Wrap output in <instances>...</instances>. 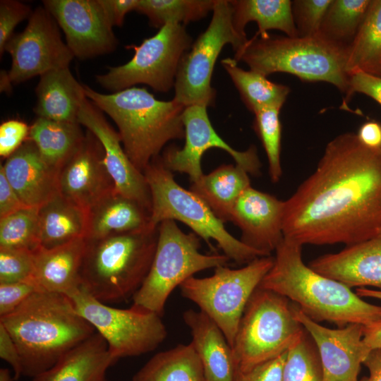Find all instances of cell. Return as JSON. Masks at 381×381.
<instances>
[{"label":"cell","mask_w":381,"mask_h":381,"mask_svg":"<svg viewBox=\"0 0 381 381\" xmlns=\"http://www.w3.org/2000/svg\"><path fill=\"white\" fill-rule=\"evenodd\" d=\"M285 238L346 246L381 234V153L348 132L329 141L315 171L284 201Z\"/></svg>","instance_id":"1"},{"label":"cell","mask_w":381,"mask_h":381,"mask_svg":"<svg viewBox=\"0 0 381 381\" xmlns=\"http://www.w3.org/2000/svg\"><path fill=\"white\" fill-rule=\"evenodd\" d=\"M302 246L284 236L275 250L273 265L258 287L287 298L317 322L327 321L340 328L381 320V306L366 302L349 286L306 265Z\"/></svg>","instance_id":"2"},{"label":"cell","mask_w":381,"mask_h":381,"mask_svg":"<svg viewBox=\"0 0 381 381\" xmlns=\"http://www.w3.org/2000/svg\"><path fill=\"white\" fill-rule=\"evenodd\" d=\"M0 323L18 347L23 375L32 378L96 332L68 296L40 290Z\"/></svg>","instance_id":"3"},{"label":"cell","mask_w":381,"mask_h":381,"mask_svg":"<svg viewBox=\"0 0 381 381\" xmlns=\"http://www.w3.org/2000/svg\"><path fill=\"white\" fill-rule=\"evenodd\" d=\"M84 89L87 98L116 124L125 152L143 173L169 141L185 136V107L174 99L161 101L136 87L110 94L87 85Z\"/></svg>","instance_id":"4"},{"label":"cell","mask_w":381,"mask_h":381,"mask_svg":"<svg viewBox=\"0 0 381 381\" xmlns=\"http://www.w3.org/2000/svg\"><path fill=\"white\" fill-rule=\"evenodd\" d=\"M158 226L143 230L86 240L80 270V286L104 303L133 297L152 262Z\"/></svg>","instance_id":"5"},{"label":"cell","mask_w":381,"mask_h":381,"mask_svg":"<svg viewBox=\"0 0 381 381\" xmlns=\"http://www.w3.org/2000/svg\"><path fill=\"white\" fill-rule=\"evenodd\" d=\"M348 47L315 37H289L255 34L235 52L234 59L250 70L267 76L281 72L301 81L325 82L347 97L349 75L346 71Z\"/></svg>","instance_id":"6"},{"label":"cell","mask_w":381,"mask_h":381,"mask_svg":"<svg viewBox=\"0 0 381 381\" xmlns=\"http://www.w3.org/2000/svg\"><path fill=\"white\" fill-rule=\"evenodd\" d=\"M151 195L150 223L157 226L164 220L180 221L202 238L214 252L211 240L217 242L224 254L238 263H248L260 252L246 246L230 234L208 205L190 190L181 187L172 171L154 158L143 171Z\"/></svg>","instance_id":"7"},{"label":"cell","mask_w":381,"mask_h":381,"mask_svg":"<svg viewBox=\"0 0 381 381\" xmlns=\"http://www.w3.org/2000/svg\"><path fill=\"white\" fill-rule=\"evenodd\" d=\"M305 329L294 313V303L258 287L243 311L231 347L238 371H246L284 353Z\"/></svg>","instance_id":"8"},{"label":"cell","mask_w":381,"mask_h":381,"mask_svg":"<svg viewBox=\"0 0 381 381\" xmlns=\"http://www.w3.org/2000/svg\"><path fill=\"white\" fill-rule=\"evenodd\" d=\"M200 237L182 231L174 220L158 225V239L150 269L141 286L132 297L135 308L162 316L172 291L200 271L226 265L224 254L201 253Z\"/></svg>","instance_id":"9"},{"label":"cell","mask_w":381,"mask_h":381,"mask_svg":"<svg viewBox=\"0 0 381 381\" xmlns=\"http://www.w3.org/2000/svg\"><path fill=\"white\" fill-rule=\"evenodd\" d=\"M273 262L272 256H263L240 269L217 267L210 277L183 282L181 294L219 326L232 347L245 308Z\"/></svg>","instance_id":"10"},{"label":"cell","mask_w":381,"mask_h":381,"mask_svg":"<svg viewBox=\"0 0 381 381\" xmlns=\"http://www.w3.org/2000/svg\"><path fill=\"white\" fill-rule=\"evenodd\" d=\"M192 38L183 24L169 22L152 37L132 45L135 54L126 64L108 67L104 74L95 76L101 86L116 92L137 84L167 92L174 87L183 55L192 46Z\"/></svg>","instance_id":"11"},{"label":"cell","mask_w":381,"mask_h":381,"mask_svg":"<svg viewBox=\"0 0 381 381\" xmlns=\"http://www.w3.org/2000/svg\"><path fill=\"white\" fill-rule=\"evenodd\" d=\"M68 297L76 311L104 339L115 362L152 351L167 337L161 315L155 313L133 306L114 308L97 300L81 286Z\"/></svg>","instance_id":"12"},{"label":"cell","mask_w":381,"mask_h":381,"mask_svg":"<svg viewBox=\"0 0 381 381\" xmlns=\"http://www.w3.org/2000/svg\"><path fill=\"white\" fill-rule=\"evenodd\" d=\"M248 40L234 30L229 1L216 0L208 27L181 60L173 99L185 107L213 105L216 92L211 85V79L222 49L230 44L236 52Z\"/></svg>","instance_id":"13"},{"label":"cell","mask_w":381,"mask_h":381,"mask_svg":"<svg viewBox=\"0 0 381 381\" xmlns=\"http://www.w3.org/2000/svg\"><path fill=\"white\" fill-rule=\"evenodd\" d=\"M59 28L47 8L38 6L25 29L12 36L5 47L12 59L11 67L6 71L11 85L69 67L74 56L62 40Z\"/></svg>","instance_id":"14"},{"label":"cell","mask_w":381,"mask_h":381,"mask_svg":"<svg viewBox=\"0 0 381 381\" xmlns=\"http://www.w3.org/2000/svg\"><path fill=\"white\" fill-rule=\"evenodd\" d=\"M185 144L182 148L171 146L161 156L164 166L171 171L188 175L191 182L202 174L201 160L203 154L210 148L222 149L229 154L236 164L248 174H260V162L255 146L240 152L231 147L215 131L209 119L207 107L191 105L183 113Z\"/></svg>","instance_id":"15"},{"label":"cell","mask_w":381,"mask_h":381,"mask_svg":"<svg viewBox=\"0 0 381 381\" xmlns=\"http://www.w3.org/2000/svg\"><path fill=\"white\" fill-rule=\"evenodd\" d=\"M64 31L74 56L87 59L112 52L118 40L99 0H44Z\"/></svg>","instance_id":"16"},{"label":"cell","mask_w":381,"mask_h":381,"mask_svg":"<svg viewBox=\"0 0 381 381\" xmlns=\"http://www.w3.org/2000/svg\"><path fill=\"white\" fill-rule=\"evenodd\" d=\"M294 313L318 349L322 381H358L361 365L371 351L363 341L364 325L330 329L310 319L295 303Z\"/></svg>","instance_id":"17"},{"label":"cell","mask_w":381,"mask_h":381,"mask_svg":"<svg viewBox=\"0 0 381 381\" xmlns=\"http://www.w3.org/2000/svg\"><path fill=\"white\" fill-rule=\"evenodd\" d=\"M104 157L101 143L87 130L83 143L59 172V194L88 212L115 191Z\"/></svg>","instance_id":"18"},{"label":"cell","mask_w":381,"mask_h":381,"mask_svg":"<svg viewBox=\"0 0 381 381\" xmlns=\"http://www.w3.org/2000/svg\"><path fill=\"white\" fill-rule=\"evenodd\" d=\"M78 121L101 143L104 164L114 181L115 191L136 201L150 213L151 195L145 175L131 161L119 132L110 126L103 112L86 98L80 109Z\"/></svg>","instance_id":"19"},{"label":"cell","mask_w":381,"mask_h":381,"mask_svg":"<svg viewBox=\"0 0 381 381\" xmlns=\"http://www.w3.org/2000/svg\"><path fill=\"white\" fill-rule=\"evenodd\" d=\"M284 201L250 186L236 200L230 221L241 229L244 244L270 256L284 238Z\"/></svg>","instance_id":"20"},{"label":"cell","mask_w":381,"mask_h":381,"mask_svg":"<svg viewBox=\"0 0 381 381\" xmlns=\"http://www.w3.org/2000/svg\"><path fill=\"white\" fill-rule=\"evenodd\" d=\"M309 267L349 288L381 290V234L315 258Z\"/></svg>","instance_id":"21"},{"label":"cell","mask_w":381,"mask_h":381,"mask_svg":"<svg viewBox=\"0 0 381 381\" xmlns=\"http://www.w3.org/2000/svg\"><path fill=\"white\" fill-rule=\"evenodd\" d=\"M0 167L27 207H40L59 194V171L44 160L28 139Z\"/></svg>","instance_id":"22"},{"label":"cell","mask_w":381,"mask_h":381,"mask_svg":"<svg viewBox=\"0 0 381 381\" xmlns=\"http://www.w3.org/2000/svg\"><path fill=\"white\" fill-rule=\"evenodd\" d=\"M86 239L34 251L32 282L40 291L71 295L80 286V270Z\"/></svg>","instance_id":"23"},{"label":"cell","mask_w":381,"mask_h":381,"mask_svg":"<svg viewBox=\"0 0 381 381\" xmlns=\"http://www.w3.org/2000/svg\"><path fill=\"white\" fill-rule=\"evenodd\" d=\"M183 318L207 381H234L236 368L233 352L222 329L200 310H188Z\"/></svg>","instance_id":"24"},{"label":"cell","mask_w":381,"mask_h":381,"mask_svg":"<svg viewBox=\"0 0 381 381\" xmlns=\"http://www.w3.org/2000/svg\"><path fill=\"white\" fill-rule=\"evenodd\" d=\"M35 93L37 117L78 123V113L87 97L84 85L74 78L69 67L41 75Z\"/></svg>","instance_id":"25"},{"label":"cell","mask_w":381,"mask_h":381,"mask_svg":"<svg viewBox=\"0 0 381 381\" xmlns=\"http://www.w3.org/2000/svg\"><path fill=\"white\" fill-rule=\"evenodd\" d=\"M114 363L106 341L96 332L33 381H106L107 370Z\"/></svg>","instance_id":"26"},{"label":"cell","mask_w":381,"mask_h":381,"mask_svg":"<svg viewBox=\"0 0 381 381\" xmlns=\"http://www.w3.org/2000/svg\"><path fill=\"white\" fill-rule=\"evenodd\" d=\"M150 213L136 201L117 193L109 194L87 213L86 240L143 230L150 226Z\"/></svg>","instance_id":"27"},{"label":"cell","mask_w":381,"mask_h":381,"mask_svg":"<svg viewBox=\"0 0 381 381\" xmlns=\"http://www.w3.org/2000/svg\"><path fill=\"white\" fill-rule=\"evenodd\" d=\"M250 186L248 173L236 164H223L192 182L190 190L200 198L223 223L230 221L234 205Z\"/></svg>","instance_id":"28"},{"label":"cell","mask_w":381,"mask_h":381,"mask_svg":"<svg viewBox=\"0 0 381 381\" xmlns=\"http://www.w3.org/2000/svg\"><path fill=\"white\" fill-rule=\"evenodd\" d=\"M87 213L59 194L40 207V247L49 249L85 238Z\"/></svg>","instance_id":"29"},{"label":"cell","mask_w":381,"mask_h":381,"mask_svg":"<svg viewBox=\"0 0 381 381\" xmlns=\"http://www.w3.org/2000/svg\"><path fill=\"white\" fill-rule=\"evenodd\" d=\"M80 126L37 117L30 127L28 140L35 145L44 160L59 172L85 138Z\"/></svg>","instance_id":"30"},{"label":"cell","mask_w":381,"mask_h":381,"mask_svg":"<svg viewBox=\"0 0 381 381\" xmlns=\"http://www.w3.org/2000/svg\"><path fill=\"white\" fill-rule=\"evenodd\" d=\"M232 23L236 32L246 37L245 27L250 21L257 23L258 35L270 30H279L289 37H298L290 0H230Z\"/></svg>","instance_id":"31"},{"label":"cell","mask_w":381,"mask_h":381,"mask_svg":"<svg viewBox=\"0 0 381 381\" xmlns=\"http://www.w3.org/2000/svg\"><path fill=\"white\" fill-rule=\"evenodd\" d=\"M133 379L135 381H207L191 342L157 353Z\"/></svg>","instance_id":"32"},{"label":"cell","mask_w":381,"mask_h":381,"mask_svg":"<svg viewBox=\"0 0 381 381\" xmlns=\"http://www.w3.org/2000/svg\"><path fill=\"white\" fill-rule=\"evenodd\" d=\"M348 75L364 72L381 77V0H371L366 15L348 47Z\"/></svg>","instance_id":"33"},{"label":"cell","mask_w":381,"mask_h":381,"mask_svg":"<svg viewBox=\"0 0 381 381\" xmlns=\"http://www.w3.org/2000/svg\"><path fill=\"white\" fill-rule=\"evenodd\" d=\"M221 63L249 111L254 113L265 107L282 109L290 92L288 86L273 83L255 71L238 67L234 59L226 58Z\"/></svg>","instance_id":"34"},{"label":"cell","mask_w":381,"mask_h":381,"mask_svg":"<svg viewBox=\"0 0 381 381\" xmlns=\"http://www.w3.org/2000/svg\"><path fill=\"white\" fill-rule=\"evenodd\" d=\"M371 0H332L321 23L318 37L349 47L355 37Z\"/></svg>","instance_id":"35"},{"label":"cell","mask_w":381,"mask_h":381,"mask_svg":"<svg viewBox=\"0 0 381 381\" xmlns=\"http://www.w3.org/2000/svg\"><path fill=\"white\" fill-rule=\"evenodd\" d=\"M216 0H139L136 11L145 15L151 26L172 22L187 24L212 11Z\"/></svg>","instance_id":"36"},{"label":"cell","mask_w":381,"mask_h":381,"mask_svg":"<svg viewBox=\"0 0 381 381\" xmlns=\"http://www.w3.org/2000/svg\"><path fill=\"white\" fill-rule=\"evenodd\" d=\"M39 207H26L0 218V248H40Z\"/></svg>","instance_id":"37"},{"label":"cell","mask_w":381,"mask_h":381,"mask_svg":"<svg viewBox=\"0 0 381 381\" xmlns=\"http://www.w3.org/2000/svg\"><path fill=\"white\" fill-rule=\"evenodd\" d=\"M322 368L315 344L305 332L289 349L282 381H322Z\"/></svg>","instance_id":"38"},{"label":"cell","mask_w":381,"mask_h":381,"mask_svg":"<svg viewBox=\"0 0 381 381\" xmlns=\"http://www.w3.org/2000/svg\"><path fill=\"white\" fill-rule=\"evenodd\" d=\"M280 109L265 107L255 111L253 128L265 150L269 174L273 183L281 179L282 169L280 160L282 125L279 120Z\"/></svg>","instance_id":"39"},{"label":"cell","mask_w":381,"mask_h":381,"mask_svg":"<svg viewBox=\"0 0 381 381\" xmlns=\"http://www.w3.org/2000/svg\"><path fill=\"white\" fill-rule=\"evenodd\" d=\"M34 267V251L0 248V284L32 282Z\"/></svg>","instance_id":"40"},{"label":"cell","mask_w":381,"mask_h":381,"mask_svg":"<svg viewBox=\"0 0 381 381\" xmlns=\"http://www.w3.org/2000/svg\"><path fill=\"white\" fill-rule=\"evenodd\" d=\"M332 0H294L292 16L298 37L318 35L325 14Z\"/></svg>","instance_id":"41"},{"label":"cell","mask_w":381,"mask_h":381,"mask_svg":"<svg viewBox=\"0 0 381 381\" xmlns=\"http://www.w3.org/2000/svg\"><path fill=\"white\" fill-rule=\"evenodd\" d=\"M33 11L20 1L1 0L0 1V55L5 52V47L14 35L16 27L23 20L29 18Z\"/></svg>","instance_id":"42"},{"label":"cell","mask_w":381,"mask_h":381,"mask_svg":"<svg viewBox=\"0 0 381 381\" xmlns=\"http://www.w3.org/2000/svg\"><path fill=\"white\" fill-rule=\"evenodd\" d=\"M30 127L20 120L8 119L0 126V156L7 159L28 139Z\"/></svg>","instance_id":"43"},{"label":"cell","mask_w":381,"mask_h":381,"mask_svg":"<svg viewBox=\"0 0 381 381\" xmlns=\"http://www.w3.org/2000/svg\"><path fill=\"white\" fill-rule=\"evenodd\" d=\"M37 291L32 282L0 284V317L14 311Z\"/></svg>","instance_id":"44"},{"label":"cell","mask_w":381,"mask_h":381,"mask_svg":"<svg viewBox=\"0 0 381 381\" xmlns=\"http://www.w3.org/2000/svg\"><path fill=\"white\" fill-rule=\"evenodd\" d=\"M286 353L248 370H236L234 381H282Z\"/></svg>","instance_id":"45"},{"label":"cell","mask_w":381,"mask_h":381,"mask_svg":"<svg viewBox=\"0 0 381 381\" xmlns=\"http://www.w3.org/2000/svg\"><path fill=\"white\" fill-rule=\"evenodd\" d=\"M356 92L371 97L381 105V77L361 71L349 75V91L345 100L349 102Z\"/></svg>","instance_id":"46"},{"label":"cell","mask_w":381,"mask_h":381,"mask_svg":"<svg viewBox=\"0 0 381 381\" xmlns=\"http://www.w3.org/2000/svg\"><path fill=\"white\" fill-rule=\"evenodd\" d=\"M0 357L13 368L14 380H18L23 375L20 355L16 343L1 323H0Z\"/></svg>","instance_id":"47"},{"label":"cell","mask_w":381,"mask_h":381,"mask_svg":"<svg viewBox=\"0 0 381 381\" xmlns=\"http://www.w3.org/2000/svg\"><path fill=\"white\" fill-rule=\"evenodd\" d=\"M99 2L112 27H120L125 16L136 11L139 0H99Z\"/></svg>","instance_id":"48"},{"label":"cell","mask_w":381,"mask_h":381,"mask_svg":"<svg viewBox=\"0 0 381 381\" xmlns=\"http://www.w3.org/2000/svg\"><path fill=\"white\" fill-rule=\"evenodd\" d=\"M0 167V218L26 207Z\"/></svg>","instance_id":"49"},{"label":"cell","mask_w":381,"mask_h":381,"mask_svg":"<svg viewBox=\"0 0 381 381\" xmlns=\"http://www.w3.org/2000/svg\"><path fill=\"white\" fill-rule=\"evenodd\" d=\"M358 140L367 148L379 152L381 150V123L370 120L363 123L356 133Z\"/></svg>","instance_id":"50"},{"label":"cell","mask_w":381,"mask_h":381,"mask_svg":"<svg viewBox=\"0 0 381 381\" xmlns=\"http://www.w3.org/2000/svg\"><path fill=\"white\" fill-rule=\"evenodd\" d=\"M368 376L362 381H381V349H372L363 362Z\"/></svg>","instance_id":"51"},{"label":"cell","mask_w":381,"mask_h":381,"mask_svg":"<svg viewBox=\"0 0 381 381\" xmlns=\"http://www.w3.org/2000/svg\"><path fill=\"white\" fill-rule=\"evenodd\" d=\"M363 341L371 350L381 349V320L363 326Z\"/></svg>","instance_id":"52"},{"label":"cell","mask_w":381,"mask_h":381,"mask_svg":"<svg viewBox=\"0 0 381 381\" xmlns=\"http://www.w3.org/2000/svg\"><path fill=\"white\" fill-rule=\"evenodd\" d=\"M356 294L361 298H373L381 300V290L367 287L356 289Z\"/></svg>","instance_id":"53"},{"label":"cell","mask_w":381,"mask_h":381,"mask_svg":"<svg viewBox=\"0 0 381 381\" xmlns=\"http://www.w3.org/2000/svg\"><path fill=\"white\" fill-rule=\"evenodd\" d=\"M14 378L11 377V372L7 368L0 369V381H13Z\"/></svg>","instance_id":"54"},{"label":"cell","mask_w":381,"mask_h":381,"mask_svg":"<svg viewBox=\"0 0 381 381\" xmlns=\"http://www.w3.org/2000/svg\"><path fill=\"white\" fill-rule=\"evenodd\" d=\"M132 381H135V380L134 379H133Z\"/></svg>","instance_id":"55"},{"label":"cell","mask_w":381,"mask_h":381,"mask_svg":"<svg viewBox=\"0 0 381 381\" xmlns=\"http://www.w3.org/2000/svg\"><path fill=\"white\" fill-rule=\"evenodd\" d=\"M379 153H381V150H380Z\"/></svg>","instance_id":"56"}]
</instances>
